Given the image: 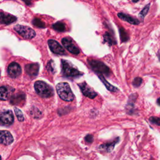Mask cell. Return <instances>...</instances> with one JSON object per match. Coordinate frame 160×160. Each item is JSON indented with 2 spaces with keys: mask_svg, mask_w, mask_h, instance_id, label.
Listing matches in <instances>:
<instances>
[{
  "mask_svg": "<svg viewBox=\"0 0 160 160\" xmlns=\"http://www.w3.org/2000/svg\"><path fill=\"white\" fill-rule=\"evenodd\" d=\"M48 44L51 51L53 53L58 55H65L66 54V52L63 47L60 45L57 41L54 39H49L48 41Z\"/></svg>",
  "mask_w": 160,
  "mask_h": 160,
  "instance_id": "cell-8",
  "label": "cell"
},
{
  "mask_svg": "<svg viewBox=\"0 0 160 160\" xmlns=\"http://www.w3.org/2000/svg\"><path fill=\"white\" fill-rule=\"evenodd\" d=\"M14 29L25 39H31L36 36V32L32 28L27 26L18 25L14 27Z\"/></svg>",
  "mask_w": 160,
  "mask_h": 160,
  "instance_id": "cell-5",
  "label": "cell"
},
{
  "mask_svg": "<svg viewBox=\"0 0 160 160\" xmlns=\"http://www.w3.org/2000/svg\"><path fill=\"white\" fill-rule=\"evenodd\" d=\"M35 91L42 98H50L54 95V90L49 84L42 81H37L35 83Z\"/></svg>",
  "mask_w": 160,
  "mask_h": 160,
  "instance_id": "cell-2",
  "label": "cell"
},
{
  "mask_svg": "<svg viewBox=\"0 0 160 160\" xmlns=\"http://www.w3.org/2000/svg\"><path fill=\"white\" fill-rule=\"evenodd\" d=\"M78 86H80L81 91H82L83 94L86 96V97H88L90 98H94L96 96H97V93L93 91V89L88 86V85L86 83V82H83L81 84H78Z\"/></svg>",
  "mask_w": 160,
  "mask_h": 160,
  "instance_id": "cell-11",
  "label": "cell"
},
{
  "mask_svg": "<svg viewBox=\"0 0 160 160\" xmlns=\"http://www.w3.org/2000/svg\"><path fill=\"white\" fill-rule=\"evenodd\" d=\"M53 61H50L49 63H48V65H47V69H48V71H53V66H52V64H53Z\"/></svg>",
  "mask_w": 160,
  "mask_h": 160,
  "instance_id": "cell-28",
  "label": "cell"
},
{
  "mask_svg": "<svg viewBox=\"0 0 160 160\" xmlns=\"http://www.w3.org/2000/svg\"><path fill=\"white\" fill-rule=\"evenodd\" d=\"M84 140L87 143H92L93 141V136L92 135H88L86 137H85Z\"/></svg>",
  "mask_w": 160,
  "mask_h": 160,
  "instance_id": "cell-27",
  "label": "cell"
},
{
  "mask_svg": "<svg viewBox=\"0 0 160 160\" xmlns=\"http://www.w3.org/2000/svg\"><path fill=\"white\" fill-rule=\"evenodd\" d=\"M14 112H15V114L16 115L18 120L21 122L24 121L25 118L23 116V114L20 109H18V108H14Z\"/></svg>",
  "mask_w": 160,
  "mask_h": 160,
  "instance_id": "cell-23",
  "label": "cell"
},
{
  "mask_svg": "<svg viewBox=\"0 0 160 160\" xmlns=\"http://www.w3.org/2000/svg\"><path fill=\"white\" fill-rule=\"evenodd\" d=\"M13 137L8 131H0V143L10 145L13 143Z\"/></svg>",
  "mask_w": 160,
  "mask_h": 160,
  "instance_id": "cell-12",
  "label": "cell"
},
{
  "mask_svg": "<svg viewBox=\"0 0 160 160\" xmlns=\"http://www.w3.org/2000/svg\"><path fill=\"white\" fill-rule=\"evenodd\" d=\"M119 31H120V38L121 42L123 43L128 42L129 39V36L125 29L123 28H120Z\"/></svg>",
  "mask_w": 160,
  "mask_h": 160,
  "instance_id": "cell-20",
  "label": "cell"
},
{
  "mask_svg": "<svg viewBox=\"0 0 160 160\" xmlns=\"http://www.w3.org/2000/svg\"><path fill=\"white\" fill-rule=\"evenodd\" d=\"M119 141V138H118L114 140L113 142L110 143L108 144H103L101 146H99V149H103L104 150L106 151L107 152H111L113 150V148L114 147V145L116 144Z\"/></svg>",
  "mask_w": 160,
  "mask_h": 160,
  "instance_id": "cell-16",
  "label": "cell"
},
{
  "mask_svg": "<svg viewBox=\"0 0 160 160\" xmlns=\"http://www.w3.org/2000/svg\"><path fill=\"white\" fill-rule=\"evenodd\" d=\"M17 20V18L10 13L0 12V24L5 25H10Z\"/></svg>",
  "mask_w": 160,
  "mask_h": 160,
  "instance_id": "cell-10",
  "label": "cell"
},
{
  "mask_svg": "<svg viewBox=\"0 0 160 160\" xmlns=\"http://www.w3.org/2000/svg\"><path fill=\"white\" fill-rule=\"evenodd\" d=\"M21 68L20 65L16 62L10 63L8 68V74L10 77L16 78L20 76L21 74Z\"/></svg>",
  "mask_w": 160,
  "mask_h": 160,
  "instance_id": "cell-9",
  "label": "cell"
},
{
  "mask_svg": "<svg viewBox=\"0 0 160 160\" xmlns=\"http://www.w3.org/2000/svg\"><path fill=\"white\" fill-rule=\"evenodd\" d=\"M0 160H1V156H0Z\"/></svg>",
  "mask_w": 160,
  "mask_h": 160,
  "instance_id": "cell-31",
  "label": "cell"
},
{
  "mask_svg": "<svg viewBox=\"0 0 160 160\" xmlns=\"http://www.w3.org/2000/svg\"><path fill=\"white\" fill-rule=\"evenodd\" d=\"M103 38L105 42L108 43L110 46H111L113 45V44L116 43V42H114V39L113 38L112 35H111V33H110L109 32H106L105 35H103Z\"/></svg>",
  "mask_w": 160,
  "mask_h": 160,
  "instance_id": "cell-21",
  "label": "cell"
},
{
  "mask_svg": "<svg viewBox=\"0 0 160 160\" xmlns=\"http://www.w3.org/2000/svg\"><path fill=\"white\" fill-rule=\"evenodd\" d=\"M88 62L91 68L96 73L100 74V75L104 74L106 76H108L110 74V69L103 62L95 59H88Z\"/></svg>",
  "mask_w": 160,
  "mask_h": 160,
  "instance_id": "cell-3",
  "label": "cell"
},
{
  "mask_svg": "<svg viewBox=\"0 0 160 160\" xmlns=\"http://www.w3.org/2000/svg\"><path fill=\"white\" fill-rule=\"evenodd\" d=\"M142 81H143L142 78H140V77H137V78H135V80H133V84L134 85V86L139 87V86H140L141 83H142Z\"/></svg>",
  "mask_w": 160,
  "mask_h": 160,
  "instance_id": "cell-25",
  "label": "cell"
},
{
  "mask_svg": "<svg viewBox=\"0 0 160 160\" xmlns=\"http://www.w3.org/2000/svg\"><path fill=\"white\" fill-rule=\"evenodd\" d=\"M52 28H53L54 30L59 32H64L66 30L65 25L60 21H58L54 23L52 25Z\"/></svg>",
  "mask_w": 160,
  "mask_h": 160,
  "instance_id": "cell-19",
  "label": "cell"
},
{
  "mask_svg": "<svg viewBox=\"0 0 160 160\" xmlns=\"http://www.w3.org/2000/svg\"><path fill=\"white\" fill-rule=\"evenodd\" d=\"M61 43L66 49L69 51L71 53L77 55L80 53V50L74 44L72 39L69 38V37L63 38L61 40Z\"/></svg>",
  "mask_w": 160,
  "mask_h": 160,
  "instance_id": "cell-7",
  "label": "cell"
},
{
  "mask_svg": "<svg viewBox=\"0 0 160 160\" xmlns=\"http://www.w3.org/2000/svg\"><path fill=\"white\" fill-rule=\"evenodd\" d=\"M118 16L122 20L125 21L126 22H128V23L133 25H138L140 23L138 20H137L136 18L123 13H119L118 14Z\"/></svg>",
  "mask_w": 160,
  "mask_h": 160,
  "instance_id": "cell-14",
  "label": "cell"
},
{
  "mask_svg": "<svg viewBox=\"0 0 160 160\" xmlns=\"http://www.w3.org/2000/svg\"><path fill=\"white\" fill-rule=\"evenodd\" d=\"M57 91L60 98L66 101H72L74 95L71 90L68 83L62 82L57 85Z\"/></svg>",
  "mask_w": 160,
  "mask_h": 160,
  "instance_id": "cell-1",
  "label": "cell"
},
{
  "mask_svg": "<svg viewBox=\"0 0 160 160\" xmlns=\"http://www.w3.org/2000/svg\"><path fill=\"white\" fill-rule=\"evenodd\" d=\"M150 120L153 123L157 125H159V118L158 117H151L150 118Z\"/></svg>",
  "mask_w": 160,
  "mask_h": 160,
  "instance_id": "cell-26",
  "label": "cell"
},
{
  "mask_svg": "<svg viewBox=\"0 0 160 160\" xmlns=\"http://www.w3.org/2000/svg\"><path fill=\"white\" fill-rule=\"evenodd\" d=\"M25 99V95L23 93L17 94L12 96L11 98V103L13 105H20L21 103L24 102Z\"/></svg>",
  "mask_w": 160,
  "mask_h": 160,
  "instance_id": "cell-15",
  "label": "cell"
},
{
  "mask_svg": "<svg viewBox=\"0 0 160 160\" xmlns=\"http://www.w3.org/2000/svg\"><path fill=\"white\" fill-rule=\"evenodd\" d=\"M150 4H148L146 6L144 7V8L142 10V11L139 14V16L140 18H142V19H143V18L146 16V14H148V12H149V10H150Z\"/></svg>",
  "mask_w": 160,
  "mask_h": 160,
  "instance_id": "cell-24",
  "label": "cell"
},
{
  "mask_svg": "<svg viewBox=\"0 0 160 160\" xmlns=\"http://www.w3.org/2000/svg\"><path fill=\"white\" fill-rule=\"evenodd\" d=\"M39 66L38 63H31L25 66V71L29 76L35 77L38 74Z\"/></svg>",
  "mask_w": 160,
  "mask_h": 160,
  "instance_id": "cell-13",
  "label": "cell"
},
{
  "mask_svg": "<svg viewBox=\"0 0 160 160\" xmlns=\"http://www.w3.org/2000/svg\"><path fill=\"white\" fill-rule=\"evenodd\" d=\"M27 6H31L32 5V2L31 0H22Z\"/></svg>",
  "mask_w": 160,
  "mask_h": 160,
  "instance_id": "cell-29",
  "label": "cell"
},
{
  "mask_svg": "<svg viewBox=\"0 0 160 160\" xmlns=\"http://www.w3.org/2000/svg\"><path fill=\"white\" fill-rule=\"evenodd\" d=\"M61 66L63 74L66 77H76L83 74L75 67H74L71 63L66 60L62 59Z\"/></svg>",
  "mask_w": 160,
  "mask_h": 160,
  "instance_id": "cell-4",
  "label": "cell"
},
{
  "mask_svg": "<svg viewBox=\"0 0 160 160\" xmlns=\"http://www.w3.org/2000/svg\"><path fill=\"white\" fill-rule=\"evenodd\" d=\"M140 1V0H132V1L133 3H137V2H138Z\"/></svg>",
  "mask_w": 160,
  "mask_h": 160,
  "instance_id": "cell-30",
  "label": "cell"
},
{
  "mask_svg": "<svg viewBox=\"0 0 160 160\" xmlns=\"http://www.w3.org/2000/svg\"><path fill=\"white\" fill-rule=\"evenodd\" d=\"M14 116L11 110H3L0 111V122L5 126H10L13 124Z\"/></svg>",
  "mask_w": 160,
  "mask_h": 160,
  "instance_id": "cell-6",
  "label": "cell"
},
{
  "mask_svg": "<svg viewBox=\"0 0 160 160\" xmlns=\"http://www.w3.org/2000/svg\"><path fill=\"white\" fill-rule=\"evenodd\" d=\"M32 24L33 25V26L39 28H44L46 27L45 23L38 18H35L33 20Z\"/></svg>",
  "mask_w": 160,
  "mask_h": 160,
  "instance_id": "cell-22",
  "label": "cell"
},
{
  "mask_svg": "<svg viewBox=\"0 0 160 160\" xmlns=\"http://www.w3.org/2000/svg\"><path fill=\"white\" fill-rule=\"evenodd\" d=\"M8 89L5 86L0 87V100L6 101L8 99L9 96Z\"/></svg>",
  "mask_w": 160,
  "mask_h": 160,
  "instance_id": "cell-17",
  "label": "cell"
},
{
  "mask_svg": "<svg viewBox=\"0 0 160 160\" xmlns=\"http://www.w3.org/2000/svg\"><path fill=\"white\" fill-rule=\"evenodd\" d=\"M99 79L102 81V82L103 83V84L105 85L106 88L109 91H110L111 92H116V91H118V90L116 87L113 86V85H111V84H110L108 82V81L106 80V79L105 78H104V76L103 75H99Z\"/></svg>",
  "mask_w": 160,
  "mask_h": 160,
  "instance_id": "cell-18",
  "label": "cell"
}]
</instances>
